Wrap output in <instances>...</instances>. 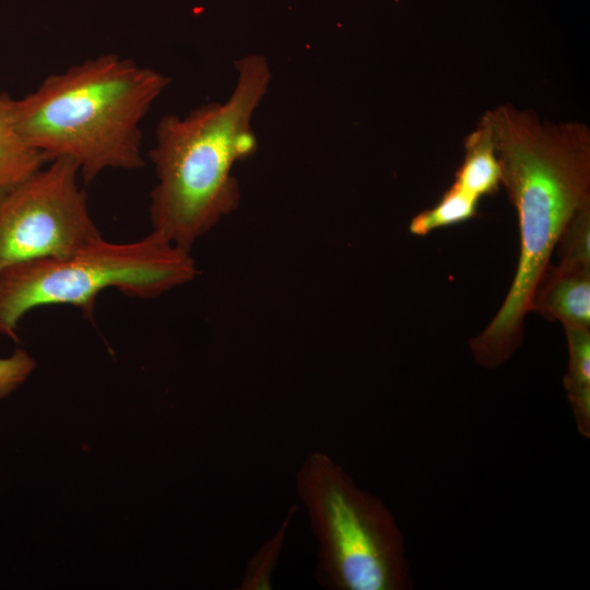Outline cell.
I'll return each instance as SVG.
<instances>
[{
  "label": "cell",
  "mask_w": 590,
  "mask_h": 590,
  "mask_svg": "<svg viewBox=\"0 0 590 590\" xmlns=\"http://www.w3.org/2000/svg\"><path fill=\"white\" fill-rule=\"evenodd\" d=\"M296 489L318 542L316 579L331 590L412 588L402 533L388 507L330 456L314 451Z\"/></svg>",
  "instance_id": "5"
},
{
  "label": "cell",
  "mask_w": 590,
  "mask_h": 590,
  "mask_svg": "<svg viewBox=\"0 0 590 590\" xmlns=\"http://www.w3.org/2000/svg\"><path fill=\"white\" fill-rule=\"evenodd\" d=\"M235 70L226 101L162 117L149 152L157 177L151 232L187 250L238 208L240 189L232 170L257 149L251 119L268 92L270 66L250 54L235 61Z\"/></svg>",
  "instance_id": "2"
},
{
  "label": "cell",
  "mask_w": 590,
  "mask_h": 590,
  "mask_svg": "<svg viewBox=\"0 0 590 590\" xmlns=\"http://www.w3.org/2000/svg\"><path fill=\"white\" fill-rule=\"evenodd\" d=\"M532 310L564 327L590 328V269L547 270L533 299Z\"/></svg>",
  "instance_id": "7"
},
{
  "label": "cell",
  "mask_w": 590,
  "mask_h": 590,
  "mask_svg": "<svg viewBox=\"0 0 590 590\" xmlns=\"http://www.w3.org/2000/svg\"><path fill=\"white\" fill-rule=\"evenodd\" d=\"M502 184L516 209L520 255L514 281L488 326L470 341L475 361L499 367L523 340L524 318L552 252L575 215L590 204L587 126L541 122L532 111L491 110Z\"/></svg>",
  "instance_id": "1"
},
{
  "label": "cell",
  "mask_w": 590,
  "mask_h": 590,
  "mask_svg": "<svg viewBox=\"0 0 590 590\" xmlns=\"http://www.w3.org/2000/svg\"><path fill=\"white\" fill-rule=\"evenodd\" d=\"M479 201L452 184L434 206L412 219L409 231L412 235L425 236L435 229L463 223L476 215Z\"/></svg>",
  "instance_id": "11"
},
{
  "label": "cell",
  "mask_w": 590,
  "mask_h": 590,
  "mask_svg": "<svg viewBox=\"0 0 590 590\" xmlns=\"http://www.w3.org/2000/svg\"><path fill=\"white\" fill-rule=\"evenodd\" d=\"M197 273L190 250L153 232L130 243L101 237L72 255L34 259L3 270L0 334L17 341L20 321L37 307L71 305L91 319L97 296L107 288L154 298L189 283Z\"/></svg>",
  "instance_id": "4"
},
{
  "label": "cell",
  "mask_w": 590,
  "mask_h": 590,
  "mask_svg": "<svg viewBox=\"0 0 590 590\" xmlns=\"http://www.w3.org/2000/svg\"><path fill=\"white\" fill-rule=\"evenodd\" d=\"M11 97H9L7 94L0 95V110H2L9 103Z\"/></svg>",
  "instance_id": "15"
},
{
  "label": "cell",
  "mask_w": 590,
  "mask_h": 590,
  "mask_svg": "<svg viewBox=\"0 0 590 590\" xmlns=\"http://www.w3.org/2000/svg\"><path fill=\"white\" fill-rule=\"evenodd\" d=\"M568 346V366L564 387L577 430L590 437V328L564 327Z\"/></svg>",
  "instance_id": "10"
},
{
  "label": "cell",
  "mask_w": 590,
  "mask_h": 590,
  "mask_svg": "<svg viewBox=\"0 0 590 590\" xmlns=\"http://www.w3.org/2000/svg\"><path fill=\"white\" fill-rule=\"evenodd\" d=\"M560 262L564 269H590V204L575 215L560 240Z\"/></svg>",
  "instance_id": "13"
},
{
  "label": "cell",
  "mask_w": 590,
  "mask_h": 590,
  "mask_svg": "<svg viewBox=\"0 0 590 590\" xmlns=\"http://www.w3.org/2000/svg\"><path fill=\"white\" fill-rule=\"evenodd\" d=\"M464 149L465 155L453 184L477 199L494 194L502 184V170L491 111L482 117L477 128L467 137Z\"/></svg>",
  "instance_id": "8"
},
{
  "label": "cell",
  "mask_w": 590,
  "mask_h": 590,
  "mask_svg": "<svg viewBox=\"0 0 590 590\" xmlns=\"http://www.w3.org/2000/svg\"><path fill=\"white\" fill-rule=\"evenodd\" d=\"M73 162L57 158L0 199V273L72 255L103 237Z\"/></svg>",
  "instance_id": "6"
},
{
  "label": "cell",
  "mask_w": 590,
  "mask_h": 590,
  "mask_svg": "<svg viewBox=\"0 0 590 590\" xmlns=\"http://www.w3.org/2000/svg\"><path fill=\"white\" fill-rule=\"evenodd\" d=\"M35 366L34 358L22 349H16L9 357H0V398L19 388Z\"/></svg>",
  "instance_id": "14"
},
{
  "label": "cell",
  "mask_w": 590,
  "mask_h": 590,
  "mask_svg": "<svg viewBox=\"0 0 590 590\" xmlns=\"http://www.w3.org/2000/svg\"><path fill=\"white\" fill-rule=\"evenodd\" d=\"M10 98L0 110V199L45 167L50 161L19 132Z\"/></svg>",
  "instance_id": "9"
},
{
  "label": "cell",
  "mask_w": 590,
  "mask_h": 590,
  "mask_svg": "<svg viewBox=\"0 0 590 590\" xmlns=\"http://www.w3.org/2000/svg\"><path fill=\"white\" fill-rule=\"evenodd\" d=\"M295 509L291 508L276 532L249 559L237 589L268 590Z\"/></svg>",
  "instance_id": "12"
},
{
  "label": "cell",
  "mask_w": 590,
  "mask_h": 590,
  "mask_svg": "<svg viewBox=\"0 0 590 590\" xmlns=\"http://www.w3.org/2000/svg\"><path fill=\"white\" fill-rule=\"evenodd\" d=\"M160 71L115 54L48 75L11 115L21 135L49 161L73 162L84 182L107 169L140 168L141 121L169 85Z\"/></svg>",
  "instance_id": "3"
}]
</instances>
